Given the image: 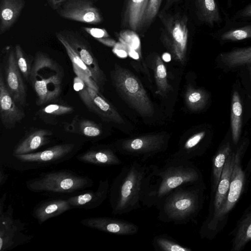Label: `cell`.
Here are the masks:
<instances>
[{
  "instance_id": "19",
  "label": "cell",
  "mask_w": 251,
  "mask_h": 251,
  "mask_svg": "<svg viewBox=\"0 0 251 251\" xmlns=\"http://www.w3.org/2000/svg\"><path fill=\"white\" fill-rule=\"evenodd\" d=\"M195 7L198 20L211 28L220 26L224 21L218 0H195Z\"/></svg>"
},
{
  "instance_id": "44",
  "label": "cell",
  "mask_w": 251,
  "mask_h": 251,
  "mask_svg": "<svg viewBox=\"0 0 251 251\" xmlns=\"http://www.w3.org/2000/svg\"><path fill=\"white\" fill-rule=\"evenodd\" d=\"M8 175L5 174L2 166L0 167V186L1 187L6 181L8 178Z\"/></svg>"
},
{
  "instance_id": "14",
  "label": "cell",
  "mask_w": 251,
  "mask_h": 251,
  "mask_svg": "<svg viewBox=\"0 0 251 251\" xmlns=\"http://www.w3.org/2000/svg\"><path fill=\"white\" fill-rule=\"evenodd\" d=\"M0 73V119L6 128L12 129L25 117V113L9 92L1 70Z\"/></svg>"
},
{
  "instance_id": "29",
  "label": "cell",
  "mask_w": 251,
  "mask_h": 251,
  "mask_svg": "<svg viewBox=\"0 0 251 251\" xmlns=\"http://www.w3.org/2000/svg\"><path fill=\"white\" fill-rule=\"evenodd\" d=\"M244 108L239 91L233 89L231 99L230 132L233 143L236 145L241 136L243 124Z\"/></svg>"
},
{
  "instance_id": "45",
  "label": "cell",
  "mask_w": 251,
  "mask_h": 251,
  "mask_svg": "<svg viewBox=\"0 0 251 251\" xmlns=\"http://www.w3.org/2000/svg\"><path fill=\"white\" fill-rule=\"evenodd\" d=\"M115 52L119 56L121 57H125L126 56V52L122 50H119L118 48L115 49Z\"/></svg>"
},
{
  "instance_id": "6",
  "label": "cell",
  "mask_w": 251,
  "mask_h": 251,
  "mask_svg": "<svg viewBox=\"0 0 251 251\" xmlns=\"http://www.w3.org/2000/svg\"><path fill=\"white\" fill-rule=\"evenodd\" d=\"M92 185L89 177L63 170L42 173L26 182L28 190L37 193H72Z\"/></svg>"
},
{
  "instance_id": "22",
  "label": "cell",
  "mask_w": 251,
  "mask_h": 251,
  "mask_svg": "<svg viewBox=\"0 0 251 251\" xmlns=\"http://www.w3.org/2000/svg\"><path fill=\"white\" fill-rule=\"evenodd\" d=\"M20 230V224L13 219L11 204L6 212H0V251H5L16 245V238Z\"/></svg>"
},
{
  "instance_id": "40",
  "label": "cell",
  "mask_w": 251,
  "mask_h": 251,
  "mask_svg": "<svg viewBox=\"0 0 251 251\" xmlns=\"http://www.w3.org/2000/svg\"><path fill=\"white\" fill-rule=\"evenodd\" d=\"M230 18L236 21H251V2L236 11Z\"/></svg>"
},
{
  "instance_id": "47",
  "label": "cell",
  "mask_w": 251,
  "mask_h": 251,
  "mask_svg": "<svg viewBox=\"0 0 251 251\" xmlns=\"http://www.w3.org/2000/svg\"><path fill=\"white\" fill-rule=\"evenodd\" d=\"M177 0H167L165 5L164 7V11L167 10Z\"/></svg>"
},
{
  "instance_id": "7",
  "label": "cell",
  "mask_w": 251,
  "mask_h": 251,
  "mask_svg": "<svg viewBox=\"0 0 251 251\" xmlns=\"http://www.w3.org/2000/svg\"><path fill=\"white\" fill-rule=\"evenodd\" d=\"M162 27L161 40L173 58L183 64L185 61L188 37L187 17L177 13L172 15L165 11L159 15Z\"/></svg>"
},
{
  "instance_id": "26",
  "label": "cell",
  "mask_w": 251,
  "mask_h": 251,
  "mask_svg": "<svg viewBox=\"0 0 251 251\" xmlns=\"http://www.w3.org/2000/svg\"><path fill=\"white\" fill-rule=\"evenodd\" d=\"M148 1L127 0L123 19V24L125 26L135 32L141 30Z\"/></svg>"
},
{
  "instance_id": "13",
  "label": "cell",
  "mask_w": 251,
  "mask_h": 251,
  "mask_svg": "<svg viewBox=\"0 0 251 251\" xmlns=\"http://www.w3.org/2000/svg\"><path fill=\"white\" fill-rule=\"evenodd\" d=\"M5 61L6 86L16 102L24 106L26 102V90L23 75L16 63L14 49L7 50Z\"/></svg>"
},
{
  "instance_id": "11",
  "label": "cell",
  "mask_w": 251,
  "mask_h": 251,
  "mask_svg": "<svg viewBox=\"0 0 251 251\" xmlns=\"http://www.w3.org/2000/svg\"><path fill=\"white\" fill-rule=\"evenodd\" d=\"M58 32L88 67L92 78L100 90H103L106 77L93 54L89 43L75 31L64 30Z\"/></svg>"
},
{
  "instance_id": "41",
  "label": "cell",
  "mask_w": 251,
  "mask_h": 251,
  "mask_svg": "<svg viewBox=\"0 0 251 251\" xmlns=\"http://www.w3.org/2000/svg\"><path fill=\"white\" fill-rule=\"evenodd\" d=\"M82 27L85 32L95 38L96 40L109 37V34L104 28L90 27Z\"/></svg>"
},
{
  "instance_id": "25",
  "label": "cell",
  "mask_w": 251,
  "mask_h": 251,
  "mask_svg": "<svg viewBox=\"0 0 251 251\" xmlns=\"http://www.w3.org/2000/svg\"><path fill=\"white\" fill-rule=\"evenodd\" d=\"M55 35L58 41L64 46L71 61L74 71L76 76L80 78L87 86L99 91L100 89L93 80L91 73L88 67L58 31L55 33Z\"/></svg>"
},
{
  "instance_id": "50",
  "label": "cell",
  "mask_w": 251,
  "mask_h": 251,
  "mask_svg": "<svg viewBox=\"0 0 251 251\" xmlns=\"http://www.w3.org/2000/svg\"><path fill=\"white\" fill-rule=\"evenodd\" d=\"M94 0V1H97L98 0Z\"/></svg>"
},
{
  "instance_id": "16",
  "label": "cell",
  "mask_w": 251,
  "mask_h": 251,
  "mask_svg": "<svg viewBox=\"0 0 251 251\" xmlns=\"http://www.w3.org/2000/svg\"><path fill=\"white\" fill-rule=\"evenodd\" d=\"M81 224L88 227L119 235H132L138 233L139 227L124 219L99 217L81 220Z\"/></svg>"
},
{
  "instance_id": "37",
  "label": "cell",
  "mask_w": 251,
  "mask_h": 251,
  "mask_svg": "<svg viewBox=\"0 0 251 251\" xmlns=\"http://www.w3.org/2000/svg\"><path fill=\"white\" fill-rule=\"evenodd\" d=\"M77 133L88 137H97L102 133L100 127L94 122L86 119H82L79 122Z\"/></svg>"
},
{
  "instance_id": "31",
  "label": "cell",
  "mask_w": 251,
  "mask_h": 251,
  "mask_svg": "<svg viewBox=\"0 0 251 251\" xmlns=\"http://www.w3.org/2000/svg\"><path fill=\"white\" fill-rule=\"evenodd\" d=\"M251 240V210L240 222L233 242V250L239 251Z\"/></svg>"
},
{
  "instance_id": "28",
  "label": "cell",
  "mask_w": 251,
  "mask_h": 251,
  "mask_svg": "<svg viewBox=\"0 0 251 251\" xmlns=\"http://www.w3.org/2000/svg\"><path fill=\"white\" fill-rule=\"evenodd\" d=\"M218 62L224 69H233L251 63V46L234 48L222 52L218 56Z\"/></svg>"
},
{
  "instance_id": "5",
  "label": "cell",
  "mask_w": 251,
  "mask_h": 251,
  "mask_svg": "<svg viewBox=\"0 0 251 251\" xmlns=\"http://www.w3.org/2000/svg\"><path fill=\"white\" fill-rule=\"evenodd\" d=\"M112 83L120 97L142 117L154 113L153 104L140 80L132 72L115 64L110 73Z\"/></svg>"
},
{
  "instance_id": "12",
  "label": "cell",
  "mask_w": 251,
  "mask_h": 251,
  "mask_svg": "<svg viewBox=\"0 0 251 251\" xmlns=\"http://www.w3.org/2000/svg\"><path fill=\"white\" fill-rule=\"evenodd\" d=\"M63 18L83 23L98 25L102 15L93 0H67L56 10Z\"/></svg>"
},
{
  "instance_id": "4",
  "label": "cell",
  "mask_w": 251,
  "mask_h": 251,
  "mask_svg": "<svg viewBox=\"0 0 251 251\" xmlns=\"http://www.w3.org/2000/svg\"><path fill=\"white\" fill-rule=\"evenodd\" d=\"M63 77V68L48 54L36 53L28 81L36 93L37 105L46 104L60 96Z\"/></svg>"
},
{
  "instance_id": "8",
  "label": "cell",
  "mask_w": 251,
  "mask_h": 251,
  "mask_svg": "<svg viewBox=\"0 0 251 251\" xmlns=\"http://www.w3.org/2000/svg\"><path fill=\"white\" fill-rule=\"evenodd\" d=\"M168 141L166 134L150 133L118 141L114 147L121 154L147 159L165 151Z\"/></svg>"
},
{
  "instance_id": "33",
  "label": "cell",
  "mask_w": 251,
  "mask_h": 251,
  "mask_svg": "<svg viewBox=\"0 0 251 251\" xmlns=\"http://www.w3.org/2000/svg\"><path fill=\"white\" fill-rule=\"evenodd\" d=\"M154 70L157 86L156 93L162 97L165 96L172 88L168 81L166 67L159 56L155 57Z\"/></svg>"
},
{
  "instance_id": "42",
  "label": "cell",
  "mask_w": 251,
  "mask_h": 251,
  "mask_svg": "<svg viewBox=\"0 0 251 251\" xmlns=\"http://www.w3.org/2000/svg\"><path fill=\"white\" fill-rule=\"evenodd\" d=\"M67 0H47L50 6L53 9L56 10L62 3Z\"/></svg>"
},
{
  "instance_id": "39",
  "label": "cell",
  "mask_w": 251,
  "mask_h": 251,
  "mask_svg": "<svg viewBox=\"0 0 251 251\" xmlns=\"http://www.w3.org/2000/svg\"><path fill=\"white\" fill-rule=\"evenodd\" d=\"M119 40L121 42L133 50L140 48V40L136 32L127 29L122 31L119 34Z\"/></svg>"
},
{
  "instance_id": "18",
  "label": "cell",
  "mask_w": 251,
  "mask_h": 251,
  "mask_svg": "<svg viewBox=\"0 0 251 251\" xmlns=\"http://www.w3.org/2000/svg\"><path fill=\"white\" fill-rule=\"evenodd\" d=\"M109 190L108 180H100L96 191L90 190L77 196H72L67 200L72 208L94 209L100 206L105 200Z\"/></svg>"
},
{
  "instance_id": "3",
  "label": "cell",
  "mask_w": 251,
  "mask_h": 251,
  "mask_svg": "<svg viewBox=\"0 0 251 251\" xmlns=\"http://www.w3.org/2000/svg\"><path fill=\"white\" fill-rule=\"evenodd\" d=\"M201 182L180 186L172 190L155 206L158 219L165 223L185 225L193 221L202 207Z\"/></svg>"
},
{
  "instance_id": "1",
  "label": "cell",
  "mask_w": 251,
  "mask_h": 251,
  "mask_svg": "<svg viewBox=\"0 0 251 251\" xmlns=\"http://www.w3.org/2000/svg\"><path fill=\"white\" fill-rule=\"evenodd\" d=\"M201 182V172L190 160L172 157L161 167L150 165L143 182L141 204L156 206L177 187Z\"/></svg>"
},
{
  "instance_id": "43",
  "label": "cell",
  "mask_w": 251,
  "mask_h": 251,
  "mask_svg": "<svg viewBox=\"0 0 251 251\" xmlns=\"http://www.w3.org/2000/svg\"><path fill=\"white\" fill-rule=\"evenodd\" d=\"M97 40L101 43L102 44L109 47L115 46L117 44L115 40L109 38L98 39Z\"/></svg>"
},
{
  "instance_id": "34",
  "label": "cell",
  "mask_w": 251,
  "mask_h": 251,
  "mask_svg": "<svg viewBox=\"0 0 251 251\" xmlns=\"http://www.w3.org/2000/svg\"><path fill=\"white\" fill-rule=\"evenodd\" d=\"M151 242L156 251H192L189 247L180 244L172 237L166 234L155 236Z\"/></svg>"
},
{
  "instance_id": "2",
  "label": "cell",
  "mask_w": 251,
  "mask_h": 251,
  "mask_svg": "<svg viewBox=\"0 0 251 251\" xmlns=\"http://www.w3.org/2000/svg\"><path fill=\"white\" fill-rule=\"evenodd\" d=\"M148 166L137 161L124 166L109 188L112 213L121 215L140 208L144 180Z\"/></svg>"
},
{
  "instance_id": "35",
  "label": "cell",
  "mask_w": 251,
  "mask_h": 251,
  "mask_svg": "<svg viewBox=\"0 0 251 251\" xmlns=\"http://www.w3.org/2000/svg\"><path fill=\"white\" fill-rule=\"evenodd\" d=\"M74 110V108L71 106L59 104H50L41 109L39 113L43 119L55 118L57 116L71 113Z\"/></svg>"
},
{
  "instance_id": "17",
  "label": "cell",
  "mask_w": 251,
  "mask_h": 251,
  "mask_svg": "<svg viewBox=\"0 0 251 251\" xmlns=\"http://www.w3.org/2000/svg\"><path fill=\"white\" fill-rule=\"evenodd\" d=\"M211 35L220 44L251 39V21H236L226 16L224 25Z\"/></svg>"
},
{
  "instance_id": "10",
  "label": "cell",
  "mask_w": 251,
  "mask_h": 251,
  "mask_svg": "<svg viewBox=\"0 0 251 251\" xmlns=\"http://www.w3.org/2000/svg\"><path fill=\"white\" fill-rule=\"evenodd\" d=\"M239 152L235 154V160L229 188L225 201L217 213L207 220L201 230L202 236H206L216 229L218 223L233 208L240 197L244 182V173L240 163Z\"/></svg>"
},
{
  "instance_id": "20",
  "label": "cell",
  "mask_w": 251,
  "mask_h": 251,
  "mask_svg": "<svg viewBox=\"0 0 251 251\" xmlns=\"http://www.w3.org/2000/svg\"><path fill=\"white\" fill-rule=\"evenodd\" d=\"M116 152L114 147L103 146L90 149L77 156L76 158L83 162L99 166L120 165L122 161Z\"/></svg>"
},
{
  "instance_id": "49",
  "label": "cell",
  "mask_w": 251,
  "mask_h": 251,
  "mask_svg": "<svg viewBox=\"0 0 251 251\" xmlns=\"http://www.w3.org/2000/svg\"><path fill=\"white\" fill-rule=\"evenodd\" d=\"M227 7L230 8L233 5L234 0H225Z\"/></svg>"
},
{
  "instance_id": "48",
  "label": "cell",
  "mask_w": 251,
  "mask_h": 251,
  "mask_svg": "<svg viewBox=\"0 0 251 251\" xmlns=\"http://www.w3.org/2000/svg\"><path fill=\"white\" fill-rule=\"evenodd\" d=\"M243 67H245L246 68L248 69L247 71L248 72L249 80H250L251 84V63L248 64Z\"/></svg>"
},
{
  "instance_id": "9",
  "label": "cell",
  "mask_w": 251,
  "mask_h": 251,
  "mask_svg": "<svg viewBox=\"0 0 251 251\" xmlns=\"http://www.w3.org/2000/svg\"><path fill=\"white\" fill-rule=\"evenodd\" d=\"M74 88L87 108L102 120L117 124L124 123L116 108L101 95L99 90L87 86L77 76L74 79Z\"/></svg>"
},
{
  "instance_id": "46",
  "label": "cell",
  "mask_w": 251,
  "mask_h": 251,
  "mask_svg": "<svg viewBox=\"0 0 251 251\" xmlns=\"http://www.w3.org/2000/svg\"><path fill=\"white\" fill-rule=\"evenodd\" d=\"M162 59L165 62H169L171 60V55L168 52H165L162 55Z\"/></svg>"
},
{
  "instance_id": "36",
  "label": "cell",
  "mask_w": 251,
  "mask_h": 251,
  "mask_svg": "<svg viewBox=\"0 0 251 251\" xmlns=\"http://www.w3.org/2000/svg\"><path fill=\"white\" fill-rule=\"evenodd\" d=\"M14 50L17 66L25 80L28 81L31 66L28 58L20 45L15 46Z\"/></svg>"
},
{
  "instance_id": "32",
  "label": "cell",
  "mask_w": 251,
  "mask_h": 251,
  "mask_svg": "<svg viewBox=\"0 0 251 251\" xmlns=\"http://www.w3.org/2000/svg\"><path fill=\"white\" fill-rule=\"evenodd\" d=\"M231 151V147L230 143L228 141L221 147L213 157L212 160V186L214 189H215V188L216 189L226 159Z\"/></svg>"
},
{
  "instance_id": "23",
  "label": "cell",
  "mask_w": 251,
  "mask_h": 251,
  "mask_svg": "<svg viewBox=\"0 0 251 251\" xmlns=\"http://www.w3.org/2000/svg\"><path fill=\"white\" fill-rule=\"evenodd\" d=\"M235 160V154L231 151L226 159L220 181L216 189L212 217L217 213L226 201L230 186Z\"/></svg>"
},
{
  "instance_id": "38",
  "label": "cell",
  "mask_w": 251,
  "mask_h": 251,
  "mask_svg": "<svg viewBox=\"0 0 251 251\" xmlns=\"http://www.w3.org/2000/svg\"><path fill=\"white\" fill-rule=\"evenodd\" d=\"M162 0H149L145 12L143 27L150 25L156 16Z\"/></svg>"
},
{
  "instance_id": "15",
  "label": "cell",
  "mask_w": 251,
  "mask_h": 251,
  "mask_svg": "<svg viewBox=\"0 0 251 251\" xmlns=\"http://www.w3.org/2000/svg\"><path fill=\"white\" fill-rule=\"evenodd\" d=\"M74 148V144L66 143L53 146L41 151L14 156L24 163L38 165L56 164L67 159Z\"/></svg>"
},
{
  "instance_id": "24",
  "label": "cell",
  "mask_w": 251,
  "mask_h": 251,
  "mask_svg": "<svg viewBox=\"0 0 251 251\" xmlns=\"http://www.w3.org/2000/svg\"><path fill=\"white\" fill-rule=\"evenodd\" d=\"M71 208L67 200H48L42 201L35 206L33 216L39 225H42L49 219L58 216Z\"/></svg>"
},
{
  "instance_id": "21",
  "label": "cell",
  "mask_w": 251,
  "mask_h": 251,
  "mask_svg": "<svg viewBox=\"0 0 251 251\" xmlns=\"http://www.w3.org/2000/svg\"><path fill=\"white\" fill-rule=\"evenodd\" d=\"M52 132L49 129L36 128L28 131L15 146L13 155L32 153L48 144Z\"/></svg>"
},
{
  "instance_id": "27",
  "label": "cell",
  "mask_w": 251,
  "mask_h": 251,
  "mask_svg": "<svg viewBox=\"0 0 251 251\" xmlns=\"http://www.w3.org/2000/svg\"><path fill=\"white\" fill-rule=\"evenodd\" d=\"M0 34L8 30L15 23L25 5V0H1Z\"/></svg>"
},
{
  "instance_id": "30",
  "label": "cell",
  "mask_w": 251,
  "mask_h": 251,
  "mask_svg": "<svg viewBox=\"0 0 251 251\" xmlns=\"http://www.w3.org/2000/svg\"><path fill=\"white\" fill-rule=\"evenodd\" d=\"M210 96L206 91L189 86L185 94V101L188 108L192 111H199L207 105Z\"/></svg>"
}]
</instances>
